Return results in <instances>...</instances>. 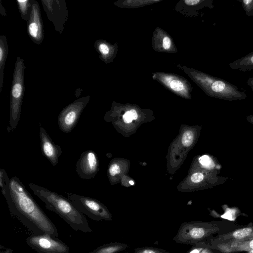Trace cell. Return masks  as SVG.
<instances>
[{
	"label": "cell",
	"instance_id": "23",
	"mask_svg": "<svg viewBox=\"0 0 253 253\" xmlns=\"http://www.w3.org/2000/svg\"><path fill=\"white\" fill-rule=\"evenodd\" d=\"M225 87V84L219 81L214 82L211 86V88L214 92H220L222 91Z\"/></svg>",
	"mask_w": 253,
	"mask_h": 253
},
{
	"label": "cell",
	"instance_id": "6",
	"mask_svg": "<svg viewBox=\"0 0 253 253\" xmlns=\"http://www.w3.org/2000/svg\"><path fill=\"white\" fill-rule=\"evenodd\" d=\"M90 99L89 95L81 97L70 103L60 112L58 119L59 129L69 133L76 126L81 115Z\"/></svg>",
	"mask_w": 253,
	"mask_h": 253
},
{
	"label": "cell",
	"instance_id": "25",
	"mask_svg": "<svg viewBox=\"0 0 253 253\" xmlns=\"http://www.w3.org/2000/svg\"><path fill=\"white\" fill-rule=\"evenodd\" d=\"M204 178V175L202 173L197 172L192 175L191 179L194 183L201 182Z\"/></svg>",
	"mask_w": 253,
	"mask_h": 253
},
{
	"label": "cell",
	"instance_id": "3",
	"mask_svg": "<svg viewBox=\"0 0 253 253\" xmlns=\"http://www.w3.org/2000/svg\"><path fill=\"white\" fill-rule=\"evenodd\" d=\"M219 230L213 222L193 221L184 222L172 240L177 243L193 245L211 240V235Z\"/></svg>",
	"mask_w": 253,
	"mask_h": 253
},
{
	"label": "cell",
	"instance_id": "34",
	"mask_svg": "<svg viewBox=\"0 0 253 253\" xmlns=\"http://www.w3.org/2000/svg\"><path fill=\"white\" fill-rule=\"evenodd\" d=\"M244 2L246 3V4H248L249 3H250L251 2H252V0H244Z\"/></svg>",
	"mask_w": 253,
	"mask_h": 253
},
{
	"label": "cell",
	"instance_id": "20",
	"mask_svg": "<svg viewBox=\"0 0 253 253\" xmlns=\"http://www.w3.org/2000/svg\"><path fill=\"white\" fill-rule=\"evenodd\" d=\"M209 245L205 242L196 243L193 245L186 253H200L203 249Z\"/></svg>",
	"mask_w": 253,
	"mask_h": 253
},
{
	"label": "cell",
	"instance_id": "10",
	"mask_svg": "<svg viewBox=\"0 0 253 253\" xmlns=\"http://www.w3.org/2000/svg\"><path fill=\"white\" fill-rule=\"evenodd\" d=\"M31 1V13L27 21V32L35 43L40 44L44 39V29L40 6L38 1L35 0Z\"/></svg>",
	"mask_w": 253,
	"mask_h": 253
},
{
	"label": "cell",
	"instance_id": "37",
	"mask_svg": "<svg viewBox=\"0 0 253 253\" xmlns=\"http://www.w3.org/2000/svg\"><path fill=\"white\" fill-rule=\"evenodd\" d=\"M251 61L253 63V56L251 58Z\"/></svg>",
	"mask_w": 253,
	"mask_h": 253
},
{
	"label": "cell",
	"instance_id": "33",
	"mask_svg": "<svg viewBox=\"0 0 253 253\" xmlns=\"http://www.w3.org/2000/svg\"><path fill=\"white\" fill-rule=\"evenodd\" d=\"M252 239H253V233L250 236H249L248 237L245 239L243 241L250 240H252Z\"/></svg>",
	"mask_w": 253,
	"mask_h": 253
},
{
	"label": "cell",
	"instance_id": "24",
	"mask_svg": "<svg viewBox=\"0 0 253 253\" xmlns=\"http://www.w3.org/2000/svg\"><path fill=\"white\" fill-rule=\"evenodd\" d=\"M199 162L203 166L206 167H211L212 165L211 160L207 155L203 156L200 158Z\"/></svg>",
	"mask_w": 253,
	"mask_h": 253
},
{
	"label": "cell",
	"instance_id": "7",
	"mask_svg": "<svg viewBox=\"0 0 253 253\" xmlns=\"http://www.w3.org/2000/svg\"><path fill=\"white\" fill-rule=\"evenodd\" d=\"M27 244L38 253H69V246L57 237L47 234L29 235Z\"/></svg>",
	"mask_w": 253,
	"mask_h": 253
},
{
	"label": "cell",
	"instance_id": "8",
	"mask_svg": "<svg viewBox=\"0 0 253 253\" xmlns=\"http://www.w3.org/2000/svg\"><path fill=\"white\" fill-rule=\"evenodd\" d=\"M42 5L48 19L52 22L55 30L62 33L68 18L67 4L64 0H42Z\"/></svg>",
	"mask_w": 253,
	"mask_h": 253
},
{
	"label": "cell",
	"instance_id": "15",
	"mask_svg": "<svg viewBox=\"0 0 253 253\" xmlns=\"http://www.w3.org/2000/svg\"><path fill=\"white\" fill-rule=\"evenodd\" d=\"M129 246L126 244L115 242L102 245L88 253H118L126 250Z\"/></svg>",
	"mask_w": 253,
	"mask_h": 253
},
{
	"label": "cell",
	"instance_id": "2",
	"mask_svg": "<svg viewBox=\"0 0 253 253\" xmlns=\"http://www.w3.org/2000/svg\"><path fill=\"white\" fill-rule=\"evenodd\" d=\"M29 186L47 209L57 214L72 229L85 233L92 232L85 216L67 198L34 183H29Z\"/></svg>",
	"mask_w": 253,
	"mask_h": 253
},
{
	"label": "cell",
	"instance_id": "32",
	"mask_svg": "<svg viewBox=\"0 0 253 253\" xmlns=\"http://www.w3.org/2000/svg\"><path fill=\"white\" fill-rule=\"evenodd\" d=\"M0 253H14L12 250L10 249H5V250H2L1 249V251Z\"/></svg>",
	"mask_w": 253,
	"mask_h": 253
},
{
	"label": "cell",
	"instance_id": "26",
	"mask_svg": "<svg viewBox=\"0 0 253 253\" xmlns=\"http://www.w3.org/2000/svg\"><path fill=\"white\" fill-rule=\"evenodd\" d=\"M171 45L170 40L168 37H165L163 39V46L165 49L169 48Z\"/></svg>",
	"mask_w": 253,
	"mask_h": 253
},
{
	"label": "cell",
	"instance_id": "11",
	"mask_svg": "<svg viewBox=\"0 0 253 253\" xmlns=\"http://www.w3.org/2000/svg\"><path fill=\"white\" fill-rule=\"evenodd\" d=\"M40 146L42 154L51 163L55 166L58 163V159L62 153L61 147L55 144L46 130L39 123Z\"/></svg>",
	"mask_w": 253,
	"mask_h": 253
},
{
	"label": "cell",
	"instance_id": "36",
	"mask_svg": "<svg viewBox=\"0 0 253 253\" xmlns=\"http://www.w3.org/2000/svg\"><path fill=\"white\" fill-rule=\"evenodd\" d=\"M248 253H253V250L248 251Z\"/></svg>",
	"mask_w": 253,
	"mask_h": 253
},
{
	"label": "cell",
	"instance_id": "30",
	"mask_svg": "<svg viewBox=\"0 0 253 253\" xmlns=\"http://www.w3.org/2000/svg\"><path fill=\"white\" fill-rule=\"evenodd\" d=\"M0 13L3 16H6V11L2 5L1 0H0Z\"/></svg>",
	"mask_w": 253,
	"mask_h": 253
},
{
	"label": "cell",
	"instance_id": "18",
	"mask_svg": "<svg viewBox=\"0 0 253 253\" xmlns=\"http://www.w3.org/2000/svg\"><path fill=\"white\" fill-rule=\"evenodd\" d=\"M133 253H172L164 249L153 247H144L137 248Z\"/></svg>",
	"mask_w": 253,
	"mask_h": 253
},
{
	"label": "cell",
	"instance_id": "22",
	"mask_svg": "<svg viewBox=\"0 0 253 253\" xmlns=\"http://www.w3.org/2000/svg\"><path fill=\"white\" fill-rule=\"evenodd\" d=\"M121 172L119 166L117 163L111 164L108 169L109 176L113 177Z\"/></svg>",
	"mask_w": 253,
	"mask_h": 253
},
{
	"label": "cell",
	"instance_id": "17",
	"mask_svg": "<svg viewBox=\"0 0 253 253\" xmlns=\"http://www.w3.org/2000/svg\"><path fill=\"white\" fill-rule=\"evenodd\" d=\"M94 47L100 53V57L104 58L109 54L110 51V47L106 43L97 40L94 43Z\"/></svg>",
	"mask_w": 253,
	"mask_h": 253
},
{
	"label": "cell",
	"instance_id": "35",
	"mask_svg": "<svg viewBox=\"0 0 253 253\" xmlns=\"http://www.w3.org/2000/svg\"><path fill=\"white\" fill-rule=\"evenodd\" d=\"M129 183L131 185H133L134 184V182L132 180L129 181Z\"/></svg>",
	"mask_w": 253,
	"mask_h": 253
},
{
	"label": "cell",
	"instance_id": "31",
	"mask_svg": "<svg viewBox=\"0 0 253 253\" xmlns=\"http://www.w3.org/2000/svg\"><path fill=\"white\" fill-rule=\"evenodd\" d=\"M212 250L213 249L209 247V245L204 249H203V251L200 253H213Z\"/></svg>",
	"mask_w": 253,
	"mask_h": 253
},
{
	"label": "cell",
	"instance_id": "5",
	"mask_svg": "<svg viewBox=\"0 0 253 253\" xmlns=\"http://www.w3.org/2000/svg\"><path fill=\"white\" fill-rule=\"evenodd\" d=\"M67 198L81 212L95 221L112 220L111 213L100 202L97 200L64 191Z\"/></svg>",
	"mask_w": 253,
	"mask_h": 253
},
{
	"label": "cell",
	"instance_id": "12",
	"mask_svg": "<svg viewBox=\"0 0 253 253\" xmlns=\"http://www.w3.org/2000/svg\"><path fill=\"white\" fill-rule=\"evenodd\" d=\"M212 249L223 253H231L236 252L249 251L253 250V239L247 241H230L213 244H209Z\"/></svg>",
	"mask_w": 253,
	"mask_h": 253
},
{
	"label": "cell",
	"instance_id": "16",
	"mask_svg": "<svg viewBox=\"0 0 253 253\" xmlns=\"http://www.w3.org/2000/svg\"><path fill=\"white\" fill-rule=\"evenodd\" d=\"M18 8L23 20L28 21L31 13L32 7L31 0H17Z\"/></svg>",
	"mask_w": 253,
	"mask_h": 253
},
{
	"label": "cell",
	"instance_id": "28",
	"mask_svg": "<svg viewBox=\"0 0 253 253\" xmlns=\"http://www.w3.org/2000/svg\"><path fill=\"white\" fill-rule=\"evenodd\" d=\"M185 3L189 5H195L200 2L199 0H185Z\"/></svg>",
	"mask_w": 253,
	"mask_h": 253
},
{
	"label": "cell",
	"instance_id": "9",
	"mask_svg": "<svg viewBox=\"0 0 253 253\" xmlns=\"http://www.w3.org/2000/svg\"><path fill=\"white\" fill-rule=\"evenodd\" d=\"M99 162L95 152L91 150L82 153L76 164V170L79 176L85 180L95 177L99 170Z\"/></svg>",
	"mask_w": 253,
	"mask_h": 253
},
{
	"label": "cell",
	"instance_id": "4",
	"mask_svg": "<svg viewBox=\"0 0 253 253\" xmlns=\"http://www.w3.org/2000/svg\"><path fill=\"white\" fill-rule=\"evenodd\" d=\"M24 59L16 58L10 91L9 126L8 131H14L20 119L21 106L25 91Z\"/></svg>",
	"mask_w": 253,
	"mask_h": 253
},
{
	"label": "cell",
	"instance_id": "1",
	"mask_svg": "<svg viewBox=\"0 0 253 253\" xmlns=\"http://www.w3.org/2000/svg\"><path fill=\"white\" fill-rule=\"evenodd\" d=\"M0 186L11 214L32 234L59 236L58 230L16 176L9 178L0 169Z\"/></svg>",
	"mask_w": 253,
	"mask_h": 253
},
{
	"label": "cell",
	"instance_id": "29",
	"mask_svg": "<svg viewBox=\"0 0 253 253\" xmlns=\"http://www.w3.org/2000/svg\"><path fill=\"white\" fill-rule=\"evenodd\" d=\"M129 112L132 120H136L138 117L136 111L134 109H131Z\"/></svg>",
	"mask_w": 253,
	"mask_h": 253
},
{
	"label": "cell",
	"instance_id": "19",
	"mask_svg": "<svg viewBox=\"0 0 253 253\" xmlns=\"http://www.w3.org/2000/svg\"><path fill=\"white\" fill-rule=\"evenodd\" d=\"M193 140V134L191 131L188 130L185 131L182 136V144L186 147L190 146Z\"/></svg>",
	"mask_w": 253,
	"mask_h": 253
},
{
	"label": "cell",
	"instance_id": "21",
	"mask_svg": "<svg viewBox=\"0 0 253 253\" xmlns=\"http://www.w3.org/2000/svg\"><path fill=\"white\" fill-rule=\"evenodd\" d=\"M169 86L172 89L176 91H181L184 89V85L182 83L178 80H172Z\"/></svg>",
	"mask_w": 253,
	"mask_h": 253
},
{
	"label": "cell",
	"instance_id": "27",
	"mask_svg": "<svg viewBox=\"0 0 253 253\" xmlns=\"http://www.w3.org/2000/svg\"><path fill=\"white\" fill-rule=\"evenodd\" d=\"M123 119L124 122L126 123H130L132 122V119L131 117L129 112L127 111L125 113V114L123 115Z\"/></svg>",
	"mask_w": 253,
	"mask_h": 253
},
{
	"label": "cell",
	"instance_id": "14",
	"mask_svg": "<svg viewBox=\"0 0 253 253\" xmlns=\"http://www.w3.org/2000/svg\"><path fill=\"white\" fill-rule=\"evenodd\" d=\"M8 53V45L6 37L0 36V92L2 91L4 79V69Z\"/></svg>",
	"mask_w": 253,
	"mask_h": 253
},
{
	"label": "cell",
	"instance_id": "13",
	"mask_svg": "<svg viewBox=\"0 0 253 253\" xmlns=\"http://www.w3.org/2000/svg\"><path fill=\"white\" fill-rule=\"evenodd\" d=\"M253 233V226H247L237 229L227 234L216 236L211 239L210 244L230 241H243Z\"/></svg>",
	"mask_w": 253,
	"mask_h": 253
}]
</instances>
